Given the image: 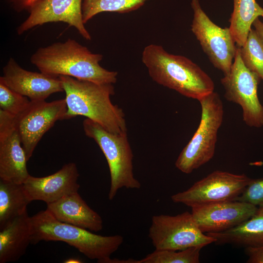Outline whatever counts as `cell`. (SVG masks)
<instances>
[{
	"label": "cell",
	"mask_w": 263,
	"mask_h": 263,
	"mask_svg": "<svg viewBox=\"0 0 263 263\" xmlns=\"http://www.w3.org/2000/svg\"><path fill=\"white\" fill-rule=\"evenodd\" d=\"M257 208L247 203L231 200L193 207L191 213L200 229L207 234L233 228L249 219Z\"/></svg>",
	"instance_id": "4fadbf2b"
},
{
	"label": "cell",
	"mask_w": 263,
	"mask_h": 263,
	"mask_svg": "<svg viewBox=\"0 0 263 263\" xmlns=\"http://www.w3.org/2000/svg\"><path fill=\"white\" fill-rule=\"evenodd\" d=\"M207 234L215 239L219 244H232L246 247L263 245V206L258 207L249 219L227 230Z\"/></svg>",
	"instance_id": "d6986e66"
},
{
	"label": "cell",
	"mask_w": 263,
	"mask_h": 263,
	"mask_svg": "<svg viewBox=\"0 0 263 263\" xmlns=\"http://www.w3.org/2000/svg\"><path fill=\"white\" fill-rule=\"evenodd\" d=\"M15 3L22 9L30 10L41 0H12Z\"/></svg>",
	"instance_id": "83f0119b"
},
{
	"label": "cell",
	"mask_w": 263,
	"mask_h": 263,
	"mask_svg": "<svg viewBox=\"0 0 263 263\" xmlns=\"http://www.w3.org/2000/svg\"><path fill=\"white\" fill-rule=\"evenodd\" d=\"M149 0H83L82 19L84 24L104 12L125 13L136 10Z\"/></svg>",
	"instance_id": "7402d4cb"
},
{
	"label": "cell",
	"mask_w": 263,
	"mask_h": 263,
	"mask_svg": "<svg viewBox=\"0 0 263 263\" xmlns=\"http://www.w3.org/2000/svg\"><path fill=\"white\" fill-rule=\"evenodd\" d=\"M83 128L85 135L97 143L107 160L111 176L108 199L113 200L123 188H140L141 184L133 173V154L127 133H113L88 118L83 121Z\"/></svg>",
	"instance_id": "8992f818"
},
{
	"label": "cell",
	"mask_w": 263,
	"mask_h": 263,
	"mask_svg": "<svg viewBox=\"0 0 263 263\" xmlns=\"http://www.w3.org/2000/svg\"><path fill=\"white\" fill-rule=\"evenodd\" d=\"M79 176L75 163L65 164L55 173L45 177L30 175L23 184L31 202L42 201L47 204L53 203L68 194L78 192Z\"/></svg>",
	"instance_id": "2e32d148"
},
{
	"label": "cell",
	"mask_w": 263,
	"mask_h": 263,
	"mask_svg": "<svg viewBox=\"0 0 263 263\" xmlns=\"http://www.w3.org/2000/svg\"><path fill=\"white\" fill-rule=\"evenodd\" d=\"M14 115L0 109V179L23 184L30 176Z\"/></svg>",
	"instance_id": "7c38bea8"
},
{
	"label": "cell",
	"mask_w": 263,
	"mask_h": 263,
	"mask_svg": "<svg viewBox=\"0 0 263 263\" xmlns=\"http://www.w3.org/2000/svg\"><path fill=\"white\" fill-rule=\"evenodd\" d=\"M142 61L157 83L192 99H200L214 91L211 78L197 64L183 56L166 51L160 45L146 46Z\"/></svg>",
	"instance_id": "7a4b0ae2"
},
{
	"label": "cell",
	"mask_w": 263,
	"mask_h": 263,
	"mask_svg": "<svg viewBox=\"0 0 263 263\" xmlns=\"http://www.w3.org/2000/svg\"><path fill=\"white\" fill-rule=\"evenodd\" d=\"M31 239L30 217L26 211L0 229V263L18 261L25 253Z\"/></svg>",
	"instance_id": "ac0fdd59"
},
{
	"label": "cell",
	"mask_w": 263,
	"mask_h": 263,
	"mask_svg": "<svg viewBox=\"0 0 263 263\" xmlns=\"http://www.w3.org/2000/svg\"><path fill=\"white\" fill-rule=\"evenodd\" d=\"M199 101L201 107L199 125L175 163L176 168L186 174L191 173L213 158L218 131L223 120V104L217 93L213 91Z\"/></svg>",
	"instance_id": "5b68a950"
},
{
	"label": "cell",
	"mask_w": 263,
	"mask_h": 263,
	"mask_svg": "<svg viewBox=\"0 0 263 263\" xmlns=\"http://www.w3.org/2000/svg\"><path fill=\"white\" fill-rule=\"evenodd\" d=\"M191 30L213 66L224 75L229 73L237 46L229 28L215 24L202 8L199 0H192Z\"/></svg>",
	"instance_id": "9c48e42d"
},
{
	"label": "cell",
	"mask_w": 263,
	"mask_h": 263,
	"mask_svg": "<svg viewBox=\"0 0 263 263\" xmlns=\"http://www.w3.org/2000/svg\"><path fill=\"white\" fill-rule=\"evenodd\" d=\"M30 100L0 81V109L16 116L29 105Z\"/></svg>",
	"instance_id": "d4e9b609"
},
{
	"label": "cell",
	"mask_w": 263,
	"mask_h": 263,
	"mask_svg": "<svg viewBox=\"0 0 263 263\" xmlns=\"http://www.w3.org/2000/svg\"><path fill=\"white\" fill-rule=\"evenodd\" d=\"M149 236L157 250H180L193 246L205 247L216 240L203 233L191 213L185 211L174 216L154 215Z\"/></svg>",
	"instance_id": "52a82bcc"
},
{
	"label": "cell",
	"mask_w": 263,
	"mask_h": 263,
	"mask_svg": "<svg viewBox=\"0 0 263 263\" xmlns=\"http://www.w3.org/2000/svg\"><path fill=\"white\" fill-rule=\"evenodd\" d=\"M239 48L245 66L263 80V41L255 29L251 28L244 44Z\"/></svg>",
	"instance_id": "603a6c76"
},
{
	"label": "cell",
	"mask_w": 263,
	"mask_h": 263,
	"mask_svg": "<svg viewBox=\"0 0 263 263\" xmlns=\"http://www.w3.org/2000/svg\"><path fill=\"white\" fill-rule=\"evenodd\" d=\"M103 56L92 53L75 40L56 42L38 48L31 57V63L40 72L66 75L97 84H114L118 73L101 67Z\"/></svg>",
	"instance_id": "6da1fadb"
},
{
	"label": "cell",
	"mask_w": 263,
	"mask_h": 263,
	"mask_svg": "<svg viewBox=\"0 0 263 263\" xmlns=\"http://www.w3.org/2000/svg\"><path fill=\"white\" fill-rule=\"evenodd\" d=\"M235 200L257 207L263 206V178L251 179Z\"/></svg>",
	"instance_id": "484cf974"
},
{
	"label": "cell",
	"mask_w": 263,
	"mask_h": 263,
	"mask_svg": "<svg viewBox=\"0 0 263 263\" xmlns=\"http://www.w3.org/2000/svg\"><path fill=\"white\" fill-rule=\"evenodd\" d=\"M83 0H41L31 10L26 19L18 28L17 33L24 32L38 25L52 22H63L74 26L83 38L91 40L82 19Z\"/></svg>",
	"instance_id": "5bb4252c"
},
{
	"label": "cell",
	"mask_w": 263,
	"mask_h": 263,
	"mask_svg": "<svg viewBox=\"0 0 263 263\" xmlns=\"http://www.w3.org/2000/svg\"><path fill=\"white\" fill-rule=\"evenodd\" d=\"M31 202L23 184L0 179V229L26 212Z\"/></svg>",
	"instance_id": "ffe728a7"
},
{
	"label": "cell",
	"mask_w": 263,
	"mask_h": 263,
	"mask_svg": "<svg viewBox=\"0 0 263 263\" xmlns=\"http://www.w3.org/2000/svg\"><path fill=\"white\" fill-rule=\"evenodd\" d=\"M245 253L248 256L247 263H263V245L246 247L245 248Z\"/></svg>",
	"instance_id": "4316f807"
},
{
	"label": "cell",
	"mask_w": 263,
	"mask_h": 263,
	"mask_svg": "<svg viewBox=\"0 0 263 263\" xmlns=\"http://www.w3.org/2000/svg\"><path fill=\"white\" fill-rule=\"evenodd\" d=\"M31 244L40 241H60L75 247L88 258L104 261L117 250L123 243L120 235L104 236L57 220L46 209L30 217Z\"/></svg>",
	"instance_id": "277c9868"
},
{
	"label": "cell",
	"mask_w": 263,
	"mask_h": 263,
	"mask_svg": "<svg viewBox=\"0 0 263 263\" xmlns=\"http://www.w3.org/2000/svg\"><path fill=\"white\" fill-rule=\"evenodd\" d=\"M46 210L57 220L91 231L103 228L102 218L92 209L78 192L68 194L47 204Z\"/></svg>",
	"instance_id": "e0dca14e"
},
{
	"label": "cell",
	"mask_w": 263,
	"mask_h": 263,
	"mask_svg": "<svg viewBox=\"0 0 263 263\" xmlns=\"http://www.w3.org/2000/svg\"><path fill=\"white\" fill-rule=\"evenodd\" d=\"M260 17L263 18V8L255 0H233L229 28L238 47L244 44L253 22Z\"/></svg>",
	"instance_id": "44dd1931"
},
{
	"label": "cell",
	"mask_w": 263,
	"mask_h": 263,
	"mask_svg": "<svg viewBox=\"0 0 263 263\" xmlns=\"http://www.w3.org/2000/svg\"><path fill=\"white\" fill-rule=\"evenodd\" d=\"M65 263H82L81 261L77 258H71L65 261Z\"/></svg>",
	"instance_id": "f546056e"
},
{
	"label": "cell",
	"mask_w": 263,
	"mask_h": 263,
	"mask_svg": "<svg viewBox=\"0 0 263 263\" xmlns=\"http://www.w3.org/2000/svg\"><path fill=\"white\" fill-rule=\"evenodd\" d=\"M65 93L66 120L83 116L115 134L127 133L122 109L112 103L114 94L112 84H97L66 76H59Z\"/></svg>",
	"instance_id": "3957f363"
},
{
	"label": "cell",
	"mask_w": 263,
	"mask_h": 263,
	"mask_svg": "<svg viewBox=\"0 0 263 263\" xmlns=\"http://www.w3.org/2000/svg\"><path fill=\"white\" fill-rule=\"evenodd\" d=\"M261 80L256 73L245 66L237 47L230 71L221 79V82L225 98L240 106L243 121L250 127H263V106L258 95Z\"/></svg>",
	"instance_id": "ba28073f"
},
{
	"label": "cell",
	"mask_w": 263,
	"mask_h": 263,
	"mask_svg": "<svg viewBox=\"0 0 263 263\" xmlns=\"http://www.w3.org/2000/svg\"><path fill=\"white\" fill-rule=\"evenodd\" d=\"M0 81L31 101L45 100L53 94L64 92L59 76L27 71L12 57L3 67Z\"/></svg>",
	"instance_id": "9a60e30c"
},
{
	"label": "cell",
	"mask_w": 263,
	"mask_h": 263,
	"mask_svg": "<svg viewBox=\"0 0 263 263\" xmlns=\"http://www.w3.org/2000/svg\"><path fill=\"white\" fill-rule=\"evenodd\" d=\"M252 25L263 41V22L259 18H257L253 22Z\"/></svg>",
	"instance_id": "f1b7e54d"
},
{
	"label": "cell",
	"mask_w": 263,
	"mask_h": 263,
	"mask_svg": "<svg viewBox=\"0 0 263 263\" xmlns=\"http://www.w3.org/2000/svg\"><path fill=\"white\" fill-rule=\"evenodd\" d=\"M65 98L51 102L30 101L28 106L14 116L16 128L28 161L45 133L58 120H66Z\"/></svg>",
	"instance_id": "8fae6325"
},
{
	"label": "cell",
	"mask_w": 263,
	"mask_h": 263,
	"mask_svg": "<svg viewBox=\"0 0 263 263\" xmlns=\"http://www.w3.org/2000/svg\"><path fill=\"white\" fill-rule=\"evenodd\" d=\"M251 179L244 174L215 170L186 190L172 195L171 199L174 203L183 204L191 208L235 200Z\"/></svg>",
	"instance_id": "30bf717a"
},
{
	"label": "cell",
	"mask_w": 263,
	"mask_h": 263,
	"mask_svg": "<svg viewBox=\"0 0 263 263\" xmlns=\"http://www.w3.org/2000/svg\"><path fill=\"white\" fill-rule=\"evenodd\" d=\"M202 246L180 250H157L148 254L137 263H199Z\"/></svg>",
	"instance_id": "cb8c5ba5"
}]
</instances>
